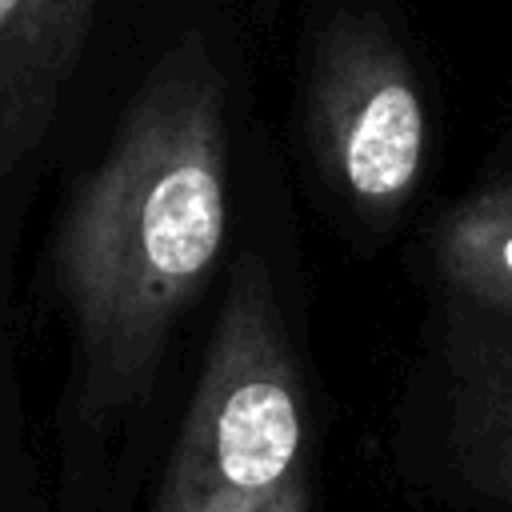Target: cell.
<instances>
[{
    "label": "cell",
    "instance_id": "cell-1",
    "mask_svg": "<svg viewBox=\"0 0 512 512\" xmlns=\"http://www.w3.org/2000/svg\"><path fill=\"white\" fill-rule=\"evenodd\" d=\"M228 228V84L188 28L132 92L104 156L64 208L52 276L72 324L84 412L148 396L172 328Z\"/></svg>",
    "mask_w": 512,
    "mask_h": 512
},
{
    "label": "cell",
    "instance_id": "cell-2",
    "mask_svg": "<svg viewBox=\"0 0 512 512\" xmlns=\"http://www.w3.org/2000/svg\"><path fill=\"white\" fill-rule=\"evenodd\" d=\"M152 512H312L300 368L256 256L228 280Z\"/></svg>",
    "mask_w": 512,
    "mask_h": 512
},
{
    "label": "cell",
    "instance_id": "cell-3",
    "mask_svg": "<svg viewBox=\"0 0 512 512\" xmlns=\"http://www.w3.org/2000/svg\"><path fill=\"white\" fill-rule=\"evenodd\" d=\"M308 148L324 184L368 228H388L416 196L428 156L420 76L376 12L320 24L304 80Z\"/></svg>",
    "mask_w": 512,
    "mask_h": 512
},
{
    "label": "cell",
    "instance_id": "cell-4",
    "mask_svg": "<svg viewBox=\"0 0 512 512\" xmlns=\"http://www.w3.org/2000/svg\"><path fill=\"white\" fill-rule=\"evenodd\" d=\"M100 0H0V180L44 140Z\"/></svg>",
    "mask_w": 512,
    "mask_h": 512
},
{
    "label": "cell",
    "instance_id": "cell-5",
    "mask_svg": "<svg viewBox=\"0 0 512 512\" xmlns=\"http://www.w3.org/2000/svg\"><path fill=\"white\" fill-rule=\"evenodd\" d=\"M428 252L448 328L512 344V172L464 192L432 228Z\"/></svg>",
    "mask_w": 512,
    "mask_h": 512
},
{
    "label": "cell",
    "instance_id": "cell-6",
    "mask_svg": "<svg viewBox=\"0 0 512 512\" xmlns=\"http://www.w3.org/2000/svg\"><path fill=\"white\" fill-rule=\"evenodd\" d=\"M448 452L484 496L512 504V344L448 328Z\"/></svg>",
    "mask_w": 512,
    "mask_h": 512
}]
</instances>
